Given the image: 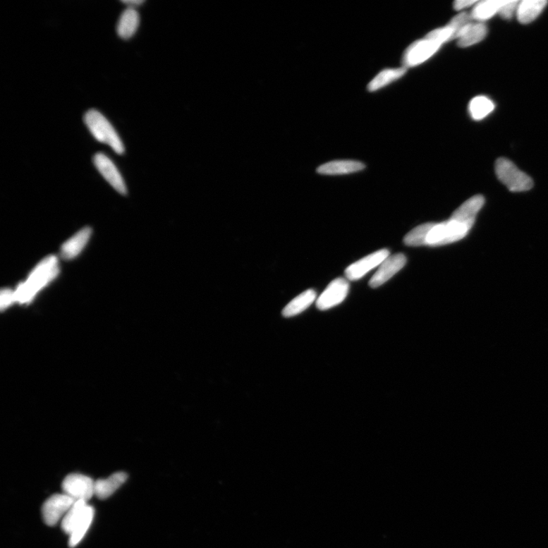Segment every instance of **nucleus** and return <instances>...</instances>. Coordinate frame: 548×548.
<instances>
[{
    "label": "nucleus",
    "mask_w": 548,
    "mask_h": 548,
    "mask_svg": "<svg viewBox=\"0 0 548 548\" xmlns=\"http://www.w3.org/2000/svg\"><path fill=\"white\" fill-rule=\"evenodd\" d=\"M480 206L474 200L461 205L446 222L436 224L427 237V245L440 246L464 238L475 224Z\"/></svg>",
    "instance_id": "obj_1"
},
{
    "label": "nucleus",
    "mask_w": 548,
    "mask_h": 548,
    "mask_svg": "<svg viewBox=\"0 0 548 548\" xmlns=\"http://www.w3.org/2000/svg\"><path fill=\"white\" fill-rule=\"evenodd\" d=\"M59 273V258L54 255L44 258L33 269L27 280L18 285L15 291L16 303H31L37 294L51 284Z\"/></svg>",
    "instance_id": "obj_2"
},
{
    "label": "nucleus",
    "mask_w": 548,
    "mask_h": 548,
    "mask_svg": "<svg viewBox=\"0 0 548 548\" xmlns=\"http://www.w3.org/2000/svg\"><path fill=\"white\" fill-rule=\"evenodd\" d=\"M448 37L442 28L432 31L422 39L412 43L403 56V67L418 66L437 54L442 44L447 43Z\"/></svg>",
    "instance_id": "obj_3"
},
{
    "label": "nucleus",
    "mask_w": 548,
    "mask_h": 548,
    "mask_svg": "<svg viewBox=\"0 0 548 548\" xmlns=\"http://www.w3.org/2000/svg\"><path fill=\"white\" fill-rule=\"evenodd\" d=\"M85 123L96 140L107 144L118 154L124 152L123 144L118 133L99 111L90 110L85 115Z\"/></svg>",
    "instance_id": "obj_4"
},
{
    "label": "nucleus",
    "mask_w": 548,
    "mask_h": 548,
    "mask_svg": "<svg viewBox=\"0 0 548 548\" xmlns=\"http://www.w3.org/2000/svg\"><path fill=\"white\" fill-rule=\"evenodd\" d=\"M496 174L499 181L513 192L530 190L534 185L532 179L513 162L505 158L499 159L495 165Z\"/></svg>",
    "instance_id": "obj_5"
},
{
    "label": "nucleus",
    "mask_w": 548,
    "mask_h": 548,
    "mask_svg": "<svg viewBox=\"0 0 548 548\" xmlns=\"http://www.w3.org/2000/svg\"><path fill=\"white\" fill-rule=\"evenodd\" d=\"M62 489L74 501L88 502L95 495V482L84 475L71 474L63 480Z\"/></svg>",
    "instance_id": "obj_6"
},
{
    "label": "nucleus",
    "mask_w": 548,
    "mask_h": 548,
    "mask_svg": "<svg viewBox=\"0 0 548 548\" xmlns=\"http://www.w3.org/2000/svg\"><path fill=\"white\" fill-rule=\"evenodd\" d=\"M75 501L65 494H56L48 498L42 506L43 520L48 526L59 523Z\"/></svg>",
    "instance_id": "obj_7"
},
{
    "label": "nucleus",
    "mask_w": 548,
    "mask_h": 548,
    "mask_svg": "<svg viewBox=\"0 0 548 548\" xmlns=\"http://www.w3.org/2000/svg\"><path fill=\"white\" fill-rule=\"evenodd\" d=\"M349 289L350 284L346 279H335L317 300V308L321 311H326L339 305L348 296Z\"/></svg>",
    "instance_id": "obj_8"
},
{
    "label": "nucleus",
    "mask_w": 548,
    "mask_h": 548,
    "mask_svg": "<svg viewBox=\"0 0 548 548\" xmlns=\"http://www.w3.org/2000/svg\"><path fill=\"white\" fill-rule=\"evenodd\" d=\"M390 255L388 249H382L353 263L345 270L349 281H358L380 264Z\"/></svg>",
    "instance_id": "obj_9"
},
{
    "label": "nucleus",
    "mask_w": 548,
    "mask_h": 548,
    "mask_svg": "<svg viewBox=\"0 0 548 548\" xmlns=\"http://www.w3.org/2000/svg\"><path fill=\"white\" fill-rule=\"evenodd\" d=\"M94 164L102 176L121 195L127 194V187L114 162L103 153H97L93 159Z\"/></svg>",
    "instance_id": "obj_10"
},
{
    "label": "nucleus",
    "mask_w": 548,
    "mask_h": 548,
    "mask_svg": "<svg viewBox=\"0 0 548 548\" xmlns=\"http://www.w3.org/2000/svg\"><path fill=\"white\" fill-rule=\"evenodd\" d=\"M407 258L405 255L397 254L389 256L379 267L378 271L373 275L369 285L372 288H378L399 272L406 266Z\"/></svg>",
    "instance_id": "obj_11"
},
{
    "label": "nucleus",
    "mask_w": 548,
    "mask_h": 548,
    "mask_svg": "<svg viewBox=\"0 0 548 548\" xmlns=\"http://www.w3.org/2000/svg\"><path fill=\"white\" fill-rule=\"evenodd\" d=\"M92 231L85 227L62 245L61 255L65 260H72L78 256L90 241Z\"/></svg>",
    "instance_id": "obj_12"
},
{
    "label": "nucleus",
    "mask_w": 548,
    "mask_h": 548,
    "mask_svg": "<svg viewBox=\"0 0 548 548\" xmlns=\"http://www.w3.org/2000/svg\"><path fill=\"white\" fill-rule=\"evenodd\" d=\"M126 473L120 472L111 475L106 479H99L95 482V496L101 499L110 497L128 480Z\"/></svg>",
    "instance_id": "obj_13"
},
{
    "label": "nucleus",
    "mask_w": 548,
    "mask_h": 548,
    "mask_svg": "<svg viewBox=\"0 0 548 548\" xmlns=\"http://www.w3.org/2000/svg\"><path fill=\"white\" fill-rule=\"evenodd\" d=\"M365 168L363 163L358 161L339 160L333 161L319 166L317 171L321 175L338 176L351 174Z\"/></svg>",
    "instance_id": "obj_14"
},
{
    "label": "nucleus",
    "mask_w": 548,
    "mask_h": 548,
    "mask_svg": "<svg viewBox=\"0 0 548 548\" xmlns=\"http://www.w3.org/2000/svg\"><path fill=\"white\" fill-rule=\"evenodd\" d=\"M547 2L545 0H524L519 2L516 15L522 24H528L535 20L544 11Z\"/></svg>",
    "instance_id": "obj_15"
},
{
    "label": "nucleus",
    "mask_w": 548,
    "mask_h": 548,
    "mask_svg": "<svg viewBox=\"0 0 548 548\" xmlns=\"http://www.w3.org/2000/svg\"><path fill=\"white\" fill-rule=\"evenodd\" d=\"M140 24V16L134 8H128L122 13L117 27L118 35L123 39H129L136 33Z\"/></svg>",
    "instance_id": "obj_16"
},
{
    "label": "nucleus",
    "mask_w": 548,
    "mask_h": 548,
    "mask_svg": "<svg viewBox=\"0 0 548 548\" xmlns=\"http://www.w3.org/2000/svg\"><path fill=\"white\" fill-rule=\"evenodd\" d=\"M487 34V28L483 23L469 24L458 38L460 47L473 46L484 40Z\"/></svg>",
    "instance_id": "obj_17"
},
{
    "label": "nucleus",
    "mask_w": 548,
    "mask_h": 548,
    "mask_svg": "<svg viewBox=\"0 0 548 548\" xmlns=\"http://www.w3.org/2000/svg\"><path fill=\"white\" fill-rule=\"evenodd\" d=\"M316 300V293L313 290H308L296 296L283 310L282 315L285 318H291L305 311Z\"/></svg>",
    "instance_id": "obj_18"
},
{
    "label": "nucleus",
    "mask_w": 548,
    "mask_h": 548,
    "mask_svg": "<svg viewBox=\"0 0 548 548\" xmlns=\"http://www.w3.org/2000/svg\"><path fill=\"white\" fill-rule=\"evenodd\" d=\"M504 0H485L477 2L470 13L473 20L482 23L492 18L501 11Z\"/></svg>",
    "instance_id": "obj_19"
},
{
    "label": "nucleus",
    "mask_w": 548,
    "mask_h": 548,
    "mask_svg": "<svg viewBox=\"0 0 548 548\" xmlns=\"http://www.w3.org/2000/svg\"><path fill=\"white\" fill-rule=\"evenodd\" d=\"M407 73L406 67L397 69H386L380 72L369 83L367 89L370 92H376L384 87V86L398 80Z\"/></svg>",
    "instance_id": "obj_20"
},
{
    "label": "nucleus",
    "mask_w": 548,
    "mask_h": 548,
    "mask_svg": "<svg viewBox=\"0 0 548 548\" xmlns=\"http://www.w3.org/2000/svg\"><path fill=\"white\" fill-rule=\"evenodd\" d=\"M94 516V508L88 505L80 521L75 525L73 532L70 535L69 545L71 547H75L81 542L83 538L90 530L93 521Z\"/></svg>",
    "instance_id": "obj_21"
},
{
    "label": "nucleus",
    "mask_w": 548,
    "mask_h": 548,
    "mask_svg": "<svg viewBox=\"0 0 548 548\" xmlns=\"http://www.w3.org/2000/svg\"><path fill=\"white\" fill-rule=\"evenodd\" d=\"M87 502L75 501L70 511L67 512L61 521L63 531L69 536L73 532L75 525L78 524L87 508Z\"/></svg>",
    "instance_id": "obj_22"
},
{
    "label": "nucleus",
    "mask_w": 548,
    "mask_h": 548,
    "mask_svg": "<svg viewBox=\"0 0 548 548\" xmlns=\"http://www.w3.org/2000/svg\"><path fill=\"white\" fill-rule=\"evenodd\" d=\"M494 103L485 97V96H477L470 101L469 104V111L470 116L474 120H482L494 110Z\"/></svg>",
    "instance_id": "obj_23"
},
{
    "label": "nucleus",
    "mask_w": 548,
    "mask_h": 548,
    "mask_svg": "<svg viewBox=\"0 0 548 548\" xmlns=\"http://www.w3.org/2000/svg\"><path fill=\"white\" fill-rule=\"evenodd\" d=\"M435 224V223H427L412 229L403 238V243L412 247L427 245L428 235Z\"/></svg>",
    "instance_id": "obj_24"
},
{
    "label": "nucleus",
    "mask_w": 548,
    "mask_h": 548,
    "mask_svg": "<svg viewBox=\"0 0 548 548\" xmlns=\"http://www.w3.org/2000/svg\"><path fill=\"white\" fill-rule=\"evenodd\" d=\"M473 20L472 16L466 13H461L451 19L449 25L453 30V40L458 39L461 32L469 24L473 23Z\"/></svg>",
    "instance_id": "obj_25"
},
{
    "label": "nucleus",
    "mask_w": 548,
    "mask_h": 548,
    "mask_svg": "<svg viewBox=\"0 0 548 548\" xmlns=\"http://www.w3.org/2000/svg\"><path fill=\"white\" fill-rule=\"evenodd\" d=\"M518 3L516 0H504L499 14L504 19H511L517 12Z\"/></svg>",
    "instance_id": "obj_26"
},
{
    "label": "nucleus",
    "mask_w": 548,
    "mask_h": 548,
    "mask_svg": "<svg viewBox=\"0 0 548 548\" xmlns=\"http://www.w3.org/2000/svg\"><path fill=\"white\" fill-rule=\"evenodd\" d=\"M15 303H16L15 291L11 289H4L1 291V293H0V305H1L2 311Z\"/></svg>",
    "instance_id": "obj_27"
},
{
    "label": "nucleus",
    "mask_w": 548,
    "mask_h": 548,
    "mask_svg": "<svg viewBox=\"0 0 548 548\" xmlns=\"http://www.w3.org/2000/svg\"><path fill=\"white\" fill-rule=\"evenodd\" d=\"M478 1L475 0H458L454 3V8L457 11H463V9L475 5Z\"/></svg>",
    "instance_id": "obj_28"
},
{
    "label": "nucleus",
    "mask_w": 548,
    "mask_h": 548,
    "mask_svg": "<svg viewBox=\"0 0 548 548\" xmlns=\"http://www.w3.org/2000/svg\"><path fill=\"white\" fill-rule=\"evenodd\" d=\"M123 3L130 6L129 8H133V6L142 4L144 1L143 0H127V1H123Z\"/></svg>",
    "instance_id": "obj_29"
}]
</instances>
